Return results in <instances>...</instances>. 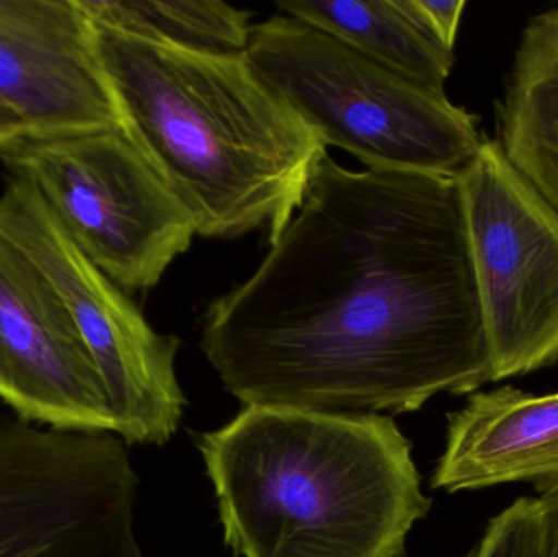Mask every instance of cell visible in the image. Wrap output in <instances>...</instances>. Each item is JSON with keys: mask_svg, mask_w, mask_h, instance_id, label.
<instances>
[{"mask_svg": "<svg viewBox=\"0 0 558 557\" xmlns=\"http://www.w3.org/2000/svg\"><path fill=\"white\" fill-rule=\"evenodd\" d=\"M202 350L244 405L405 414L490 383L459 177L325 153L257 270L206 307Z\"/></svg>", "mask_w": 558, "mask_h": 557, "instance_id": "1", "label": "cell"}, {"mask_svg": "<svg viewBox=\"0 0 558 557\" xmlns=\"http://www.w3.org/2000/svg\"><path fill=\"white\" fill-rule=\"evenodd\" d=\"M95 26L123 133L182 203L196 235L234 239L292 218L318 160V134L255 74L245 55L147 41Z\"/></svg>", "mask_w": 558, "mask_h": 557, "instance_id": "2", "label": "cell"}, {"mask_svg": "<svg viewBox=\"0 0 558 557\" xmlns=\"http://www.w3.org/2000/svg\"><path fill=\"white\" fill-rule=\"evenodd\" d=\"M199 450L235 556L402 557L432 504L387 415L245 405Z\"/></svg>", "mask_w": 558, "mask_h": 557, "instance_id": "3", "label": "cell"}, {"mask_svg": "<svg viewBox=\"0 0 558 557\" xmlns=\"http://www.w3.org/2000/svg\"><path fill=\"white\" fill-rule=\"evenodd\" d=\"M262 82L325 146L367 169L458 177L485 136L475 114L357 55L294 16L252 28L245 51Z\"/></svg>", "mask_w": 558, "mask_h": 557, "instance_id": "4", "label": "cell"}, {"mask_svg": "<svg viewBox=\"0 0 558 557\" xmlns=\"http://www.w3.org/2000/svg\"><path fill=\"white\" fill-rule=\"evenodd\" d=\"M77 247L126 293L149 291L192 247L195 225L123 131L20 140L0 149Z\"/></svg>", "mask_w": 558, "mask_h": 557, "instance_id": "5", "label": "cell"}, {"mask_svg": "<svg viewBox=\"0 0 558 557\" xmlns=\"http://www.w3.org/2000/svg\"><path fill=\"white\" fill-rule=\"evenodd\" d=\"M0 238L45 275L74 319L104 383L114 435L126 445L169 441L185 405L175 373L179 337L154 330L19 177L9 175L0 192Z\"/></svg>", "mask_w": 558, "mask_h": 557, "instance_id": "6", "label": "cell"}, {"mask_svg": "<svg viewBox=\"0 0 558 557\" xmlns=\"http://www.w3.org/2000/svg\"><path fill=\"white\" fill-rule=\"evenodd\" d=\"M136 471L113 434L0 421V557H143Z\"/></svg>", "mask_w": 558, "mask_h": 557, "instance_id": "7", "label": "cell"}, {"mask_svg": "<svg viewBox=\"0 0 558 557\" xmlns=\"http://www.w3.org/2000/svg\"><path fill=\"white\" fill-rule=\"evenodd\" d=\"M492 382L558 362V211L485 137L459 173Z\"/></svg>", "mask_w": 558, "mask_h": 557, "instance_id": "8", "label": "cell"}, {"mask_svg": "<svg viewBox=\"0 0 558 557\" xmlns=\"http://www.w3.org/2000/svg\"><path fill=\"white\" fill-rule=\"evenodd\" d=\"M0 401L62 432L113 434L94 359L45 275L0 238Z\"/></svg>", "mask_w": 558, "mask_h": 557, "instance_id": "9", "label": "cell"}, {"mask_svg": "<svg viewBox=\"0 0 558 557\" xmlns=\"http://www.w3.org/2000/svg\"><path fill=\"white\" fill-rule=\"evenodd\" d=\"M0 100L28 140L123 131L77 0H0Z\"/></svg>", "mask_w": 558, "mask_h": 557, "instance_id": "10", "label": "cell"}, {"mask_svg": "<svg viewBox=\"0 0 558 557\" xmlns=\"http://www.w3.org/2000/svg\"><path fill=\"white\" fill-rule=\"evenodd\" d=\"M520 481L558 483V392H477L449 415L433 487L461 493Z\"/></svg>", "mask_w": 558, "mask_h": 557, "instance_id": "11", "label": "cell"}, {"mask_svg": "<svg viewBox=\"0 0 558 557\" xmlns=\"http://www.w3.org/2000/svg\"><path fill=\"white\" fill-rule=\"evenodd\" d=\"M498 144L558 211V7L524 26L497 104Z\"/></svg>", "mask_w": 558, "mask_h": 557, "instance_id": "12", "label": "cell"}, {"mask_svg": "<svg viewBox=\"0 0 558 557\" xmlns=\"http://www.w3.org/2000/svg\"><path fill=\"white\" fill-rule=\"evenodd\" d=\"M277 5L393 74L446 95L454 51L423 25L412 0H282Z\"/></svg>", "mask_w": 558, "mask_h": 557, "instance_id": "13", "label": "cell"}, {"mask_svg": "<svg viewBox=\"0 0 558 557\" xmlns=\"http://www.w3.org/2000/svg\"><path fill=\"white\" fill-rule=\"evenodd\" d=\"M98 25L209 55H245L251 41V10L226 2H163V0H77Z\"/></svg>", "mask_w": 558, "mask_h": 557, "instance_id": "14", "label": "cell"}, {"mask_svg": "<svg viewBox=\"0 0 558 557\" xmlns=\"http://www.w3.org/2000/svg\"><path fill=\"white\" fill-rule=\"evenodd\" d=\"M477 557H541L537 499H518L488 523Z\"/></svg>", "mask_w": 558, "mask_h": 557, "instance_id": "15", "label": "cell"}, {"mask_svg": "<svg viewBox=\"0 0 558 557\" xmlns=\"http://www.w3.org/2000/svg\"><path fill=\"white\" fill-rule=\"evenodd\" d=\"M413 10L428 32L449 51H454L465 0H412Z\"/></svg>", "mask_w": 558, "mask_h": 557, "instance_id": "16", "label": "cell"}, {"mask_svg": "<svg viewBox=\"0 0 558 557\" xmlns=\"http://www.w3.org/2000/svg\"><path fill=\"white\" fill-rule=\"evenodd\" d=\"M541 557H558V483L539 486Z\"/></svg>", "mask_w": 558, "mask_h": 557, "instance_id": "17", "label": "cell"}, {"mask_svg": "<svg viewBox=\"0 0 558 557\" xmlns=\"http://www.w3.org/2000/svg\"><path fill=\"white\" fill-rule=\"evenodd\" d=\"M25 137L26 128L23 121L0 100V149Z\"/></svg>", "mask_w": 558, "mask_h": 557, "instance_id": "18", "label": "cell"}, {"mask_svg": "<svg viewBox=\"0 0 558 557\" xmlns=\"http://www.w3.org/2000/svg\"><path fill=\"white\" fill-rule=\"evenodd\" d=\"M462 557H477V546H475L474 549H471V552H469L468 555H464Z\"/></svg>", "mask_w": 558, "mask_h": 557, "instance_id": "19", "label": "cell"}]
</instances>
